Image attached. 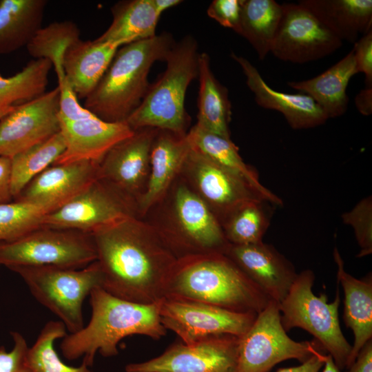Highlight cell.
Wrapping results in <instances>:
<instances>
[{
    "instance_id": "4316f807",
    "label": "cell",
    "mask_w": 372,
    "mask_h": 372,
    "mask_svg": "<svg viewBox=\"0 0 372 372\" xmlns=\"http://www.w3.org/2000/svg\"><path fill=\"white\" fill-rule=\"evenodd\" d=\"M199 92L196 124L227 139H231L229 123L231 105L227 88L213 74L209 55L200 54L198 61Z\"/></svg>"
},
{
    "instance_id": "44dd1931",
    "label": "cell",
    "mask_w": 372,
    "mask_h": 372,
    "mask_svg": "<svg viewBox=\"0 0 372 372\" xmlns=\"http://www.w3.org/2000/svg\"><path fill=\"white\" fill-rule=\"evenodd\" d=\"M231 57L240 66L246 77L247 85L254 93L256 103L262 108L282 114L293 130L316 127L329 119L309 95L288 94L275 90L265 82L249 60L233 52Z\"/></svg>"
},
{
    "instance_id": "ffe728a7",
    "label": "cell",
    "mask_w": 372,
    "mask_h": 372,
    "mask_svg": "<svg viewBox=\"0 0 372 372\" xmlns=\"http://www.w3.org/2000/svg\"><path fill=\"white\" fill-rule=\"evenodd\" d=\"M192 145L187 134L157 130L150 151L147 189L137 203V214L143 218L166 194L179 176Z\"/></svg>"
},
{
    "instance_id": "8fae6325",
    "label": "cell",
    "mask_w": 372,
    "mask_h": 372,
    "mask_svg": "<svg viewBox=\"0 0 372 372\" xmlns=\"http://www.w3.org/2000/svg\"><path fill=\"white\" fill-rule=\"evenodd\" d=\"M179 176L205 203L221 226L237 209L248 203L259 200L270 203L242 178L192 147Z\"/></svg>"
},
{
    "instance_id": "7402d4cb",
    "label": "cell",
    "mask_w": 372,
    "mask_h": 372,
    "mask_svg": "<svg viewBox=\"0 0 372 372\" xmlns=\"http://www.w3.org/2000/svg\"><path fill=\"white\" fill-rule=\"evenodd\" d=\"M98 178L96 162L54 164L34 177L14 200L65 203Z\"/></svg>"
},
{
    "instance_id": "4dcf8cb0",
    "label": "cell",
    "mask_w": 372,
    "mask_h": 372,
    "mask_svg": "<svg viewBox=\"0 0 372 372\" xmlns=\"http://www.w3.org/2000/svg\"><path fill=\"white\" fill-rule=\"evenodd\" d=\"M282 14V4L274 0H242L236 33L248 41L260 60L271 51Z\"/></svg>"
},
{
    "instance_id": "7bdbcfd3",
    "label": "cell",
    "mask_w": 372,
    "mask_h": 372,
    "mask_svg": "<svg viewBox=\"0 0 372 372\" xmlns=\"http://www.w3.org/2000/svg\"><path fill=\"white\" fill-rule=\"evenodd\" d=\"M346 372H372V339L362 347Z\"/></svg>"
},
{
    "instance_id": "7dc6e473",
    "label": "cell",
    "mask_w": 372,
    "mask_h": 372,
    "mask_svg": "<svg viewBox=\"0 0 372 372\" xmlns=\"http://www.w3.org/2000/svg\"><path fill=\"white\" fill-rule=\"evenodd\" d=\"M322 372H340L341 371L336 366L332 357L327 354Z\"/></svg>"
},
{
    "instance_id": "f546056e",
    "label": "cell",
    "mask_w": 372,
    "mask_h": 372,
    "mask_svg": "<svg viewBox=\"0 0 372 372\" xmlns=\"http://www.w3.org/2000/svg\"><path fill=\"white\" fill-rule=\"evenodd\" d=\"M112 21L96 39L122 45L155 37L160 16L152 0H126L111 8Z\"/></svg>"
},
{
    "instance_id": "8992f818",
    "label": "cell",
    "mask_w": 372,
    "mask_h": 372,
    "mask_svg": "<svg viewBox=\"0 0 372 372\" xmlns=\"http://www.w3.org/2000/svg\"><path fill=\"white\" fill-rule=\"evenodd\" d=\"M200 54L192 36L175 42L165 59V70L150 84L141 104L126 121L132 130L152 127L187 133L190 118L185 99L189 85L198 76Z\"/></svg>"
},
{
    "instance_id": "1f68e13d",
    "label": "cell",
    "mask_w": 372,
    "mask_h": 372,
    "mask_svg": "<svg viewBox=\"0 0 372 372\" xmlns=\"http://www.w3.org/2000/svg\"><path fill=\"white\" fill-rule=\"evenodd\" d=\"M65 149V141L59 132L10 158V187L13 200L34 177L54 165Z\"/></svg>"
},
{
    "instance_id": "ba28073f",
    "label": "cell",
    "mask_w": 372,
    "mask_h": 372,
    "mask_svg": "<svg viewBox=\"0 0 372 372\" xmlns=\"http://www.w3.org/2000/svg\"><path fill=\"white\" fill-rule=\"evenodd\" d=\"M8 269L22 278L34 298L53 313L70 333L83 328V302L103 282L102 271L96 260L81 269L55 266Z\"/></svg>"
},
{
    "instance_id": "74e56055",
    "label": "cell",
    "mask_w": 372,
    "mask_h": 372,
    "mask_svg": "<svg viewBox=\"0 0 372 372\" xmlns=\"http://www.w3.org/2000/svg\"><path fill=\"white\" fill-rule=\"evenodd\" d=\"M344 224L351 226L360 247L358 258L372 253V197L360 200L350 211L341 216Z\"/></svg>"
},
{
    "instance_id": "ee69618b",
    "label": "cell",
    "mask_w": 372,
    "mask_h": 372,
    "mask_svg": "<svg viewBox=\"0 0 372 372\" xmlns=\"http://www.w3.org/2000/svg\"><path fill=\"white\" fill-rule=\"evenodd\" d=\"M326 355L324 352H318L299 366L280 369L276 372H319L324 364Z\"/></svg>"
},
{
    "instance_id": "9a60e30c",
    "label": "cell",
    "mask_w": 372,
    "mask_h": 372,
    "mask_svg": "<svg viewBox=\"0 0 372 372\" xmlns=\"http://www.w3.org/2000/svg\"><path fill=\"white\" fill-rule=\"evenodd\" d=\"M240 337L220 334L174 343L159 356L125 366L126 372H236Z\"/></svg>"
},
{
    "instance_id": "2e32d148",
    "label": "cell",
    "mask_w": 372,
    "mask_h": 372,
    "mask_svg": "<svg viewBox=\"0 0 372 372\" xmlns=\"http://www.w3.org/2000/svg\"><path fill=\"white\" fill-rule=\"evenodd\" d=\"M58 86L14 108L0 119V156L12 158L60 132Z\"/></svg>"
},
{
    "instance_id": "277c9868",
    "label": "cell",
    "mask_w": 372,
    "mask_h": 372,
    "mask_svg": "<svg viewBox=\"0 0 372 372\" xmlns=\"http://www.w3.org/2000/svg\"><path fill=\"white\" fill-rule=\"evenodd\" d=\"M174 43L165 32L121 46L83 107L105 121L126 122L148 90L151 67L165 61Z\"/></svg>"
},
{
    "instance_id": "f6af8a7d",
    "label": "cell",
    "mask_w": 372,
    "mask_h": 372,
    "mask_svg": "<svg viewBox=\"0 0 372 372\" xmlns=\"http://www.w3.org/2000/svg\"><path fill=\"white\" fill-rule=\"evenodd\" d=\"M355 103L358 110L364 116L372 113V87H366L355 96Z\"/></svg>"
},
{
    "instance_id": "484cf974",
    "label": "cell",
    "mask_w": 372,
    "mask_h": 372,
    "mask_svg": "<svg viewBox=\"0 0 372 372\" xmlns=\"http://www.w3.org/2000/svg\"><path fill=\"white\" fill-rule=\"evenodd\" d=\"M318 20L342 42L354 43L372 29L371 0H301Z\"/></svg>"
},
{
    "instance_id": "7c38bea8",
    "label": "cell",
    "mask_w": 372,
    "mask_h": 372,
    "mask_svg": "<svg viewBox=\"0 0 372 372\" xmlns=\"http://www.w3.org/2000/svg\"><path fill=\"white\" fill-rule=\"evenodd\" d=\"M132 216H138L136 203L98 178L48 214L43 226L92 234L103 226Z\"/></svg>"
},
{
    "instance_id": "8d00e7d4",
    "label": "cell",
    "mask_w": 372,
    "mask_h": 372,
    "mask_svg": "<svg viewBox=\"0 0 372 372\" xmlns=\"http://www.w3.org/2000/svg\"><path fill=\"white\" fill-rule=\"evenodd\" d=\"M67 330L59 320L48 322L28 350V361L32 372H93L82 362L71 366L62 361L54 348L56 340L63 339Z\"/></svg>"
},
{
    "instance_id": "60d3db41",
    "label": "cell",
    "mask_w": 372,
    "mask_h": 372,
    "mask_svg": "<svg viewBox=\"0 0 372 372\" xmlns=\"http://www.w3.org/2000/svg\"><path fill=\"white\" fill-rule=\"evenodd\" d=\"M353 48L358 73L365 75L366 87H372V29L354 43Z\"/></svg>"
},
{
    "instance_id": "836d02e7",
    "label": "cell",
    "mask_w": 372,
    "mask_h": 372,
    "mask_svg": "<svg viewBox=\"0 0 372 372\" xmlns=\"http://www.w3.org/2000/svg\"><path fill=\"white\" fill-rule=\"evenodd\" d=\"M52 67L48 59H33L12 76L0 75V108L14 106L44 94Z\"/></svg>"
},
{
    "instance_id": "bcb514c9",
    "label": "cell",
    "mask_w": 372,
    "mask_h": 372,
    "mask_svg": "<svg viewBox=\"0 0 372 372\" xmlns=\"http://www.w3.org/2000/svg\"><path fill=\"white\" fill-rule=\"evenodd\" d=\"M152 1L156 12L159 16H161L165 10L183 2L180 0H152Z\"/></svg>"
},
{
    "instance_id": "d4e9b609",
    "label": "cell",
    "mask_w": 372,
    "mask_h": 372,
    "mask_svg": "<svg viewBox=\"0 0 372 372\" xmlns=\"http://www.w3.org/2000/svg\"><path fill=\"white\" fill-rule=\"evenodd\" d=\"M357 70L353 50L319 75L307 80L290 81L287 85L309 95L328 118L343 115L348 109L347 87Z\"/></svg>"
},
{
    "instance_id": "f1b7e54d",
    "label": "cell",
    "mask_w": 372,
    "mask_h": 372,
    "mask_svg": "<svg viewBox=\"0 0 372 372\" xmlns=\"http://www.w3.org/2000/svg\"><path fill=\"white\" fill-rule=\"evenodd\" d=\"M45 0L0 1V54L27 46L41 28Z\"/></svg>"
},
{
    "instance_id": "4fadbf2b",
    "label": "cell",
    "mask_w": 372,
    "mask_h": 372,
    "mask_svg": "<svg viewBox=\"0 0 372 372\" xmlns=\"http://www.w3.org/2000/svg\"><path fill=\"white\" fill-rule=\"evenodd\" d=\"M257 315L171 298H164L160 302L162 324L167 330L174 332L185 344L220 334L240 338L251 327Z\"/></svg>"
},
{
    "instance_id": "d590c367",
    "label": "cell",
    "mask_w": 372,
    "mask_h": 372,
    "mask_svg": "<svg viewBox=\"0 0 372 372\" xmlns=\"http://www.w3.org/2000/svg\"><path fill=\"white\" fill-rule=\"evenodd\" d=\"M269 204L265 200L253 201L237 209L222 226L228 242L245 245L262 242L270 225Z\"/></svg>"
},
{
    "instance_id": "603a6c76",
    "label": "cell",
    "mask_w": 372,
    "mask_h": 372,
    "mask_svg": "<svg viewBox=\"0 0 372 372\" xmlns=\"http://www.w3.org/2000/svg\"><path fill=\"white\" fill-rule=\"evenodd\" d=\"M121 46L117 42L80 39L67 48L63 72L77 98L85 99L93 91Z\"/></svg>"
},
{
    "instance_id": "ac0fdd59",
    "label": "cell",
    "mask_w": 372,
    "mask_h": 372,
    "mask_svg": "<svg viewBox=\"0 0 372 372\" xmlns=\"http://www.w3.org/2000/svg\"><path fill=\"white\" fill-rule=\"evenodd\" d=\"M59 122L65 149L54 164L85 161L99 163L112 147L134 132L126 122H107L92 112L74 120L59 118Z\"/></svg>"
},
{
    "instance_id": "9c48e42d",
    "label": "cell",
    "mask_w": 372,
    "mask_h": 372,
    "mask_svg": "<svg viewBox=\"0 0 372 372\" xmlns=\"http://www.w3.org/2000/svg\"><path fill=\"white\" fill-rule=\"evenodd\" d=\"M91 234L42 226L10 242H0V265L81 269L96 260Z\"/></svg>"
},
{
    "instance_id": "ab89813d",
    "label": "cell",
    "mask_w": 372,
    "mask_h": 372,
    "mask_svg": "<svg viewBox=\"0 0 372 372\" xmlns=\"http://www.w3.org/2000/svg\"><path fill=\"white\" fill-rule=\"evenodd\" d=\"M242 8V0H214L209 6L207 15L220 25L238 30Z\"/></svg>"
},
{
    "instance_id": "cb8c5ba5",
    "label": "cell",
    "mask_w": 372,
    "mask_h": 372,
    "mask_svg": "<svg viewBox=\"0 0 372 372\" xmlns=\"http://www.w3.org/2000/svg\"><path fill=\"white\" fill-rule=\"evenodd\" d=\"M337 265V282L344 291V321L354 335V342L346 369L354 362L362 347L372 339V276L358 279L344 269L343 259L337 247L333 250Z\"/></svg>"
},
{
    "instance_id": "5b68a950",
    "label": "cell",
    "mask_w": 372,
    "mask_h": 372,
    "mask_svg": "<svg viewBox=\"0 0 372 372\" xmlns=\"http://www.w3.org/2000/svg\"><path fill=\"white\" fill-rule=\"evenodd\" d=\"M147 213H154V217L146 221L156 229L177 260L225 254L230 245L212 211L180 176Z\"/></svg>"
},
{
    "instance_id": "c3c4849f",
    "label": "cell",
    "mask_w": 372,
    "mask_h": 372,
    "mask_svg": "<svg viewBox=\"0 0 372 372\" xmlns=\"http://www.w3.org/2000/svg\"><path fill=\"white\" fill-rule=\"evenodd\" d=\"M14 106H10L6 107L0 108V119L4 116L6 114L10 112Z\"/></svg>"
},
{
    "instance_id": "e575fe53",
    "label": "cell",
    "mask_w": 372,
    "mask_h": 372,
    "mask_svg": "<svg viewBox=\"0 0 372 372\" xmlns=\"http://www.w3.org/2000/svg\"><path fill=\"white\" fill-rule=\"evenodd\" d=\"M80 39V30L72 21L53 22L40 28L26 46L34 59H48L54 68L59 80L65 77L63 54L67 48Z\"/></svg>"
},
{
    "instance_id": "6da1fadb",
    "label": "cell",
    "mask_w": 372,
    "mask_h": 372,
    "mask_svg": "<svg viewBox=\"0 0 372 372\" xmlns=\"http://www.w3.org/2000/svg\"><path fill=\"white\" fill-rule=\"evenodd\" d=\"M91 234L103 273L101 288L141 304L165 298L177 258L152 225L144 218L127 216Z\"/></svg>"
},
{
    "instance_id": "3957f363",
    "label": "cell",
    "mask_w": 372,
    "mask_h": 372,
    "mask_svg": "<svg viewBox=\"0 0 372 372\" xmlns=\"http://www.w3.org/2000/svg\"><path fill=\"white\" fill-rule=\"evenodd\" d=\"M165 298L257 314L271 301L230 258L220 253L178 259Z\"/></svg>"
},
{
    "instance_id": "83f0119b",
    "label": "cell",
    "mask_w": 372,
    "mask_h": 372,
    "mask_svg": "<svg viewBox=\"0 0 372 372\" xmlns=\"http://www.w3.org/2000/svg\"><path fill=\"white\" fill-rule=\"evenodd\" d=\"M187 136L193 148L242 178L271 204L282 205V200L260 183L255 169L243 161L238 147L231 139L208 132L196 123L187 132Z\"/></svg>"
},
{
    "instance_id": "b9f144b4",
    "label": "cell",
    "mask_w": 372,
    "mask_h": 372,
    "mask_svg": "<svg viewBox=\"0 0 372 372\" xmlns=\"http://www.w3.org/2000/svg\"><path fill=\"white\" fill-rule=\"evenodd\" d=\"M11 159L0 156V203L13 200L10 187Z\"/></svg>"
},
{
    "instance_id": "d6986e66",
    "label": "cell",
    "mask_w": 372,
    "mask_h": 372,
    "mask_svg": "<svg viewBox=\"0 0 372 372\" xmlns=\"http://www.w3.org/2000/svg\"><path fill=\"white\" fill-rule=\"evenodd\" d=\"M225 254L278 304L285 299L298 276L293 265L274 247L263 241L229 245Z\"/></svg>"
},
{
    "instance_id": "7a4b0ae2",
    "label": "cell",
    "mask_w": 372,
    "mask_h": 372,
    "mask_svg": "<svg viewBox=\"0 0 372 372\" xmlns=\"http://www.w3.org/2000/svg\"><path fill=\"white\" fill-rule=\"evenodd\" d=\"M161 301L137 303L116 297L101 287L95 288L90 295V321L63 338V356L68 360L83 357L82 362L91 366L98 352L105 358L117 355L118 344L125 337L143 335L160 339L167 333L160 318Z\"/></svg>"
},
{
    "instance_id": "d6a6232c",
    "label": "cell",
    "mask_w": 372,
    "mask_h": 372,
    "mask_svg": "<svg viewBox=\"0 0 372 372\" xmlns=\"http://www.w3.org/2000/svg\"><path fill=\"white\" fill-rule=\"evenodd\" d=\"M63 203L16 200L0 203V242L15 240L42 227L46 215Z\"/></svg>"
},
{
    "instance_id": "e0dca14e",
    "label": "cell",
    "mask_w": 372,
    "mask_h": 372,
    "mask_svg": "<svg viewBox=\"0 0 372 372\" xmlns=\"http://www.w3.org/2000/svg\"><path fill=\"white\" fill-rule=\"evenodd\" d=\"M158 129L134 130L112 147L99 163V178L136 204L146 191L150 170V151Z\"/></svg>"
},
{
    "instance_id": "5bb4252c",
    "label": "cell",
    "mask_w": 372,
    "mask_h": 372,
    "mask_svg": "<svg viewBox=\"0 0 372 372\" xmlns=\"http://www.w3.org/2000/svg\"><path fill=\"white\" fill-rule=\"evenodd\" d=\"M282 14L270 52L277 59L305 63L325 57L342 41L300 3L282 4Z\"/></svg>"
},
{
    "instance_id": "30bf717a",
    "label": "cell",
    "mask_w": 372,
    "mask_h": 372,
    "mask_svg": "<svg viewBox=\"0 0 372 372\" xmlns=\"http://www.w3.org/2000/svg\"><path fill=\"white\" fill-rule=\"evenodd\" d=\"M318 352L326 353L316 340L297 342L288 336L278 304L271 300L240 338L236 372H268L282 361L302 363Z\"/></svg>"
},
{
    "instance_id": "52a82bcc",
    "label": "cell",
    "mask_w": 372,
    "mask_h": 372,
    "mask_svg": "<svg viewBox=\"0 0 372 372\" xmlns=\"http://www.w3.org/2000/svg\"><path fill=\"white\" fill-rule=\"evenodd\" d=\"M314 281L315 275L311 269L298 273L287 295L278 304L281 322L286 331L298 327L311 333L342 371L346 369L351 345L340 325L339 283L337 282L334 300L329 303L325 293L316 296L313 293Z\"/></svg>"
},
{
    "instance_id": "f35d334b",
    "label": "cell",
    "mask_w": 372,
    "mask_h": 372,
    "mask_svg": "<svg viewBox=\"0 0 372 372\" xmlns=\"http://www.w3.org/2000/svg\"><path fill=\"white\" fill-rule=\"evenodd\" d=\"M13 347L9 351L0 347V372H32L28 361L29 347L18 331H11Z\"/></svg>"
}]
</instances>
